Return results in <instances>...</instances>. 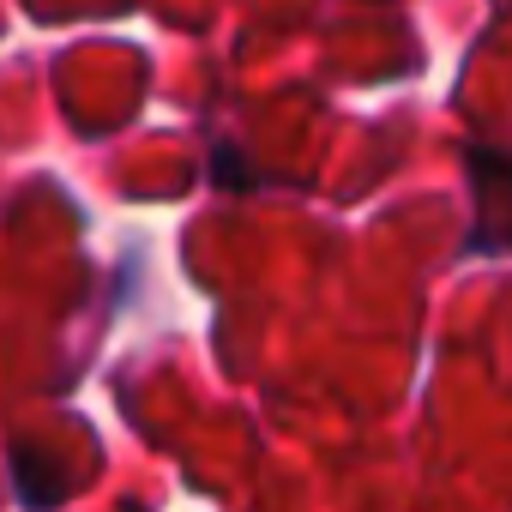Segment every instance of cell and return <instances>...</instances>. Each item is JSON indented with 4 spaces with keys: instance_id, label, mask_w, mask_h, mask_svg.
Instances as JSON below:
<instances>
[{
    "instance_id": "cell-1",
    "label": "cell",
    "mask_w": 512,
    "mask_h": 512,
    "mask_svg": "<svg viewBox=\"0 0 512 512\" xmlns=\"http://www.w3.org/2000/svg\"><path fill=\"white\" fill-rule=\"evenodd\" d=\"M470 163V187H476V229H470V253H512V157L506 151H488V145H470L464 151Z\"/></svg>"
}]
</instances>
